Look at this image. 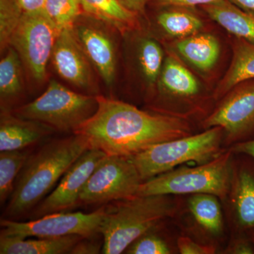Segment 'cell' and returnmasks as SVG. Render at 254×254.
<instances>
[{
    "label": "cell",
    "instance_id": "6da1fadb",
    "mask_svg": "<svg viewBox=\"0 0 254 254\" xmlns=\"http://www.w3.org/2000/svg\"><path fill=\"white\" fill-rule=\"evenodd\" d=\"M97 98L96 112L73 133L107 155L130 158L158 143L192 134L186 119L148 113L103 95Z\"/></svg>",
    "mask_w": 254,
    "mask_h": 254
},
{
    "label": "cell",
    "instance_id": "7a4b0ae2",
    "mask_svg": "<svg viewBox=\"0 0 254 254\" xmlns=\"http://www.w3.org/2000/svg\"><path fill=\"white\" fill-rule=\"evenodd\" d=\"M89 148L84 136L73 133L50 140L31 153L16 180L2 218L19 220L31 213Z\"/></svg>",
    "mask_w": 254,
    "mask_h": 254
},
{
    "label": "cell",
    "instance_id": "3957f363",
    "mask_svg": "<svg viewBox=\"0 0 254 254\" xmlns=\"http://www.w3.org/2000/svg\"><path fill=\"white\" fill-rule=\"evenodd\" d=\"M169 195H136L115 201L106 206L100 234L103 235L102 254H120L147 232L155 230L165 219L176 213Z\"/></svg>",
    "mask_w": 254,
    "mask_h": 254
},
{
    "label": "cell",
    "instance_id": "277c9868",
    "mask_svg": "<svg viewBox=\"0 0 254 254\" xmlns=\"http://www.w3.org/2000/svg\"><path fill=\"white\" fill-rule=\"evenodd\" d=\"M232 150L194 168L173 169L143 182L137 195L209 193L224 198L230 192L233 170Z\"/></svg>",
    "mask_w": 254,
    "mask_h": 254
},
{
    "label": "cell",
    "instance_id": "5b68a950",
    "mask_svg": "<svg viewBox=\"0 0 254 254\" xmlns=\"http://www.w3.org/2000/svg\"><path fill=\"white\" fill-rule=\"evenodd\" d=\"M223 136L221 127H212L198 134L158 143L129 158L145 182L182 164L213 160L220 153Z\"/></svg>",
    "mask_w": 254,
    "mask_h": 254
},
{
    "label": "cell",
    "instance_id": "8992f818",
    "mask_svg": "<svg viewBox=\"0 0 254 254\" xmlns=\"http://www.w3.org/2000/svg\"><path fill=\"white\" fill-rule=\"evenodd\" d=\"M98 95L73 91L55 80L31 103L13 110L16 116L48 125L55 131L74 133L98 109Z\"/></svg>",
    "mask_w": 254,
    "mask_h": 254
},
{
    "label": "cell",
    "instance_id": "52a82bcc",
    "mask_svg": "<svg viewBox=\"0 0 254 254\" xmlns=\"http://www.w3.org/2000/svg\"><path fill=\"white\" fill-rule=\"evenodd\" d=\"M142 181L128 157L105 155L97 165L80 195L78 203L106 204L136 196Z\"/></svg>",
    "mask_w": 254,
    "mask_h": 254
},
{
    "label": "cell",
    "instance_id": "ba28073f",
    "mask_svg": "<svg viewBox=\"0 0 254 254\" xmlns=\"http://www.w3.org/2000/svg\"><path fill=\"white\" fill-rule=\"evenodd\" d=\"M60 32L44 12L23 14L11 38L10 46L17 52L24 71L37 84L46 80L48 63Z\"/></svg>",
    "mask_w": 254,
    "mask_h": 254
},
{
    "label": "cell",
    "instance_id": "9c48e42d",
    "mask_svg": "<svg viewBox=\"0 0 254 254\" xmlns=\"http://www.w3.org/2000/svg\"><path fill=\"white\" fill-rule=\"evenodd\" d=\"M105 212L106 206H103L91 213L58 212L27 222L1 218L0 236L26 239L78 235L89 238L100 234V227Z\"/></svg>",
    "mask_w": 254,
    "mask_h": 254
},
{
    "label": "cell",
    "instance_id": "30bf717a",
    "mask_svg": "<svg viewBox=\"0 0 254 254\" xmlns=\"http://www.w3.org/2000/svg\"><path fill=\"white\" fill-rule=\"evenodd\" d=\"M71 28L95 72L107 86L111 88L115 83L118 70L116 43L111 33L113 28L83 14Z\"/></svg>",
    "mask_w": 254,
    "mask_h": 254
},
{
    "label": "cell",
    "instance_id": "8fae6325",
    "mask_svg": "<svg viewBox=\"0 0 254 254\" xmlns=\"http://www.w3.org/2000/svg\"><path fill=\"white\" fill-rule=\"evenodd\" d=\"M205 129L221 127L229 141H236L254 128V79L230 90L216 109L203 120Z\"/></svg>",
    "mask_w": 254,
    "mask_h": 254
},
{
    "label": "cell",
    "instance_id": "7c38bea8",
    "mask_svg": "<svg viewBox=\"0 0 254 254\" xmlns=\"http://www.w3.org/2000/svg\"><path fill=\"white\" fill-rule=\"evenodd\" d=\"M105 155L97 148L87 150L68 169L54 190L31 212V218H39L48 214L64 212L77 204L87 181Z\"/></svg>",
    "mask_w": 254,
    "mask_h": 254
},
{
    "label": "cell",
    "instance_id": "4fadbf2b",
    "mask_svg": "<svg viewBox=\"0 0 254 254\" xmlns=\"http://www.w3.org/2000/svg\"><path fill=\"white\" fill-rule=\"evenodd\" d=\"M50 62L55 72L68 84L86 94L99 95L94 68L73 35L72 28L60 31Z\"/></svg>",
    "mask_w": 254,
    "mask_h": 254
},
{
    "label": "cell",
    "instance_id": "5bb4252c",
    "mask_svg": "<svg viewBox=\"0 0 254 254\" xmlns=\"http://www.w3.org/2000/svg\"><path fill=\"white\" fill-rule=\"evenodd\" d=\"M55 130L39 122L1 111L0 151L21 150L38 144L55 133Z\"/></svg>",
    "mask_w": 254,
    "mask_h": 254
},
{
    "label": "cell",
    "instance_id": "9a60e30c",
    "mask_svg": "<svg viewBox=\"0 0 254 254\" xmlns=\"http://www.w3.org/2000/svg\"><path fill=\"white\" fill-rule=\"evenodd\" d=\"M209 17L238 38L254 43V16L230 0H217L201 6Z\"/></svg>",
    "mask_w": 254,
    "mask_h": 254
},
{
    "label": "cell",
    "instance_id": "2e32d148",
    "mask_svg": "<svg viewBox=\"0 0 254 254\" xmlns=\"http://www.w3.org/2000/svg\"><path fill=\"white\" fill-rule=\"evenodd\" d=\"M83 238L86 237L69 235L54 238L20 239L0 236V254H70L73 247Z\"/></svg>",
    "mask_w": 254,
    "mask_h": 254
},
{
    "label": "cell",
    "instance_id": "e0dca14e",
    "mask_svg": "<svg viewBox=\"0 0 254 254\" xmlns=\"http://www.w3.org/2000/svg\"><path fill=\"white\" fill-rule=\"evenodd\" d=\"M0 61L1 111L12 112L23 93V68L17 52L10 46Z\"/></svg>",
    "mask_w": 254,
    "mask_h": 254
},
{
    "label": "cell",
    "instance_id": "ac0fdd59",
    "mask_svg": "<svg viewBox=\"0 0 254 254\" xmlns=\"http://www.w3.org/2000/svg\"><path fill=\"white\" fill-rule=\"evenodd\" d=\"M82 13L105 23L121 33L137 27L138 15L123 6L118 0H79Z\"/></svg>",
    "mask_w": 254,
    "mask_h": 254
},
{
    "label": "cell",
    "instance_id": "d6986e66",
    "mask_svg": "<svg viewBox=\"0 0 254 254\" xmlns=\"http://www.w3.org/2000/svg\"><path fill=\"white\" fill-rule=\"evenodd\" d=\"M158 83L161 93L178 99H193L200 91L196 78L173 56L164 62Z\"/></svg>",
    "mask_w": 254,
    "mask_h": 254
},
{
    "label": "cell",
    "instance_id": "ffe728a7",
    "mask_svg": "<svg viewBox=\"0 0 254 254\" xmlns=\"http://www.w3.org/2000/svg\"><path fill=\"white\" fill-rule=\"evenodd\" d=\"M252 79H254V43L237 38L231 65L217 87L214 98H222L239 83Z\"/></svg>",
    "mask_w": 254,
    "mask_h": 254
},
{
    "label": "cell",
    "instance_id": "44dd1931",
    "mask_svg": "<svg viewBox=\"0 0 254 254\" xmlns=\"http://www.w3.org/2000/svg\"><path fill=\"white\" fill-rule=\"evenodd\" d=\"M230 190L237 225L242 230L254 229L253 172L242 168L234 173Z\"/></svg>",
    "mask_w": 254,
    "mask_h": 254
},
{
    "label": "cell",
    "instance_id": "7402d4cb",
    "mask_svg": "<svg viewBox=\"0 0 254 254\" xmlns=\"http://www.w3.org/2000/svg\"><path fill=\"white\" fill-rule=\"evenodd\" d=\"M177 50L193 66L206 71L213 67L220 55L217 38L207 33H196L182 38L176 44Z\"/></svg>",
    "mask_w": 254,
    "mask_h": 254
},
{
    "label": "cell",
    "instance_id": "603a6c76",
    "mask_svg": "<svg viewBox=\"0 0 254 254\" xmlns=\"http://www.w3.org/2000/svg\"><path fill=\"white\" fill-rule=\"evenodd\" d=\"M218 197L209 193L193 194L188 206L193 218L205 231L219 235L223 230V217Z\"/></svg>",
    "mask_w": 254,
    "mask_h": 254
},
{
    "label": "cell",
    "instance_id": "cb8c5ba5",
    "mask_svg": "<svg viewBox=\"0 0 254 254\" xmlns=\"http://www.w3.org/2000/svg\"><path fill=\"white\" fill-rule=\"evenodd\" d=\"M138 72L150 89L158 83L163 66V52L158 42L149 37L138 39L136 48Z\"/></svg>",
    "mask_w": 254,
    "mask_h": 254
},
{
    "label": "cell",
    "instance_id": "d4e9b609",
    "mask_svg": "<svg viewBox=\"0 0 254 254\" xmlns=\"http://www.w3.org/2000/svg\"><path fill=\"white\" fill-rule=\"evenodd\" d=\"M156 21L169 36L181 39L199 33L203 27L200 18L185 7L169 8L158 15Z\"/></svg>",
    "mask_w": 254,
    "mask_h": 254
},
{
    "label": "cell",
    "instance_id": "484cf974",
    "mask_svg": "<svg viewBox=\"0 0 254 254\" xmlns=\"http://www.w3.org/2000/svg\"><path fill=\"white\" fill-rule=\"evenodd\" d=\"M28 150H6L0 153V203L4 204L14 190L18 175L31 154Z\"/></svg>",
    "mask_w": 254,
    "mask_h": 254
},
{
    "label": "cell",
    "instance_id": "4316f807",
    "mask_svg": "<svg viewBox=\"0 0 254 254\" xmlns=\"http://www.w3.org/2000/svg\"><path fill=\"white\" fill-rule=\"evenodd\" d=\"M44 13L60 31L72 28L83 14L79 0H46Z\"/></svg>",
    "mask_w": 254,
    "mask_h": 254
},
{
    "label": "cell",
    "instance_id": "83f0119b",
    "mask_svg": "<svg viewBox=\"0 0 254 254\" xmlns=\"http://www.w3.org/2000/svg\"><path fill=\"white\" fill-rule=\"evenodd\" d=\"M23 10L17 0H0V50L4 52L10 47L11 38L21 22Z\"/></svg>",
    "mask_w": 254,
    "mask_h": 254
},
{
    "label": "cell",
    "instance_id": "f1b7e54d",
    "mask_svg": "<svg viewBox=\"0 0 254 254\" xmlns=\"http://www.w3.org/2000/svg\"><path fill=\"white\" fill-rule=\"evenodd\" d=\"M154 230L147 232L133 242L127 248L128 254H170L171 250L163 239L154 233Z\"/></svg>",
    "mask_w": 254,
    "mask_h": 254
},
{
    "label": "cell",
    "instance_id": "f546056e",
    "mask_svg": "<svg viewBox=\"0 0 254 254\" xmlns=\"http://www.w3.org/2000/svg\"><path fill=\"white\" fill-rule=\"evenodd\" d=\"M177 244L179 252L182 254H213L216 252L214 246L197 243L190 237H180Z\"/></svg>",
    "mask_w": 254,
    "mask_h": 254
},
{
    "label": "cell",
    "instance_id": "4dcf8cb0",
    "mask_svg": "<svg viewBox=\"0 0 254 254\" xmlns=\"http://www.w3.org/2000/svg\"><path fill=\"white\" fill-rule=\"evenodd\" d=\"M217 0H148V4L158 8L193 7L203 6Z\"/></svg>",
    "mask_w": 254,
    "mask_h": 254
},
{
    "label": "cell",
    "instance_id": "1f68e13d",
    "mask_svg": "<svg viewBox=\"0 0 254 254\" xmlns=\"http://www.w3.org/2000/svg\"><path fill=\"white\" fill-rule=\"evenodd\" d=\"M82 239L73 247L70 254H97L102 252L103 245L93 240H84Z\"/></svg>",
    "mask_w": 254,
    "mask_h": 254
},
{
    "label": "cell",
    "instance_id": "d6a6232c",
    "mask_svg": "<svg viewBox=\"0 0 254 254\" xmlns=\"http://www.w3.org/2000/svg\"><path fill=\"white\" fill-rule=\"evenodd\" d=\"M225 254H254L253 242L246 239L235 240L227 247Z\"/></svg>",
    "mask_w": 254,
    "mask_h": 254
},
{
    "label": "cell",
    "instance_id": "836d02e7",
    "mask_svg": "<svg viewBox=\"0 0 254 254\" xmlns=\"http://www.w3.org/2000/svg\"><path fill=\"white\" fill-rule=\"evenodd\" d=\"M24 14H39L44 12L46 0H17Z\"/></svg>",
    "mask_w": 254,
    "mask_h": 254
},
{
    "label": "cell",
    "instance_id": "e575fe53",
    "mask_svg": "<svg viewBox=\"0 0 254 254\" xmlns=\"http://www.w3.org/2000/svg\"><path fill=\"white\" fill-rule=\"evenodd\" d=\"M127 9L135 13L138 16L144 15L145 6L148 0H118Z\"/></svg>",
    "mask_w": 254,
    "mask_h": 254
},
{
    "label": "cell",
    "instance_id": "d590c367",
    "mask_svg": "<svg viewBox=\"0 0 254 254\" xmlns=\"http://www.w3.org/2000/svg\"><path fill=\"white\" fill-rule=\"evenodd\" d=\"M231 150L233 153H243L254 159V139L238 142L234 144Z\"/></svg>",
    "mask_w": 254,
    "mask_h": 254
},
{
    "label": "cell",
    "instance_id": "8d00e7d4",
    "mask_svg": "<svg viewBox=\"0 0 254 254\" xmlns=\"http://www.w3.org/2000/svg\"><path fill=\"white\" fill-rule=\"evenodd\" d=\"M241 9L254 16V0H230Z\"/></svg>",
    "mask_w": 254,
    "mask_h": 254
},
{
    "label": "cell",
    "instance_id": "74e56055",
    "mask_svg": "<svg viewBox=\"0 0 254 254\" xmlns=\"http://www.w3.org/2000/svg\"><path fill=\"white\" fill-rule=\"evenodd\" d=\"M252 242H253V243H254V237L253 238V241H252Z\"/></svg>",
    "mask_w": 254,
    "mask_h": 254
}]
</instances>
